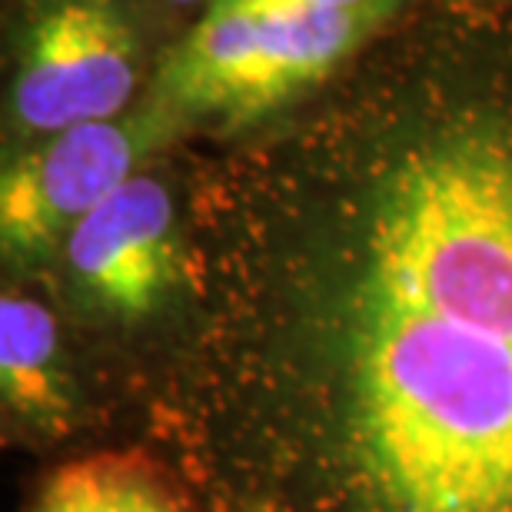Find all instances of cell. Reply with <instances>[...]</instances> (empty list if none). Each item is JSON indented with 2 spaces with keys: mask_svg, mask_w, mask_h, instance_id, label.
Masks as SVG:
<instances>
[{
  "mask_svg": "<svg viewBox=\"0 0 512 512\" xmlns=\"http://www.w3.org/2000/svg\"><path fill=\"white\" fill-rule=\"evenodd\" d=\"M163 4H170V7H197V10H207L213 0H163Z\"/></svg>",
  "mask_w": 512,
  "mask_h": 512,
  "instance_id": "30bf717a",
  "label": "cell"
},
{
  "mask_svg": "<svg viewBox=\"0 0 512 512\" xmlns=\"http://www.w3.org/2000/svg\"><path fill=\"white\" fill-rule=\"evenodd\" d=\"M183 173L137 443L233 512H512V7L419 0Z\"/></svg>",
  "mask_w": 512,
  "mask_h": 512,
  "instance_id": "6da1fadb",
  "label": "cell"
},
{
  "mask_svg": "<svg viewBox=\"0 0 512 512\" xmlns=\"http://www.w3.org/2000/svg\"><path fill=\"white\" fill-rule=\"evenodd\" d=\"M436 4H456V7H512V0H436Z\"/></svg>",
  "mask_w": 512,
  "mask_h": 512,
  "instance_id": "9c48e42d",
  "label": "cell"
},
{
  "mask_svg": "<svg viewBox=\"0 0 512 512\" xmlns=\"http://www.w3.org/2000/svg\"><path fill=\"white\" fill-rule=\"evenodd\" d=\"M419 0L363 7H207L153 60L140 107L173 150L230 143L326 90Z\"/></svg>",
  "mask_w": 512,
  "mask_h": 512,
  "instance_id": "7a4b0ae2",
  "label": "cell"
},
{
  "mask_svg": "<svg viewBox=\"0 0 512 512\" xmlns=\"http://www.w3.org/2000/svg\"><path fill=\"white\" fill-rule=\"evenodd\" d=\"M380 0H213L210 7H363Z\"/></svg>",
  "mask_w": 512,
  "mask_h": 512,
  "instance_id": "ba28073f",
  "label": "cell"
},
{
  "mask_svg": "<svg viewBox=\"0 0 512 512\" xmlns=\"http://www.w3.org/2000/svg\"><path fill=\"white\" fill-rule=\"evenodd\" d=\"M117 399L80 346L44 276L0 290V429L4 446L57 453L97 433Z\"/></svg>",
  "mask_w": 512,
  "mask_h": 512,
  "instance_id": "8992f818",
  "label": "cell"
},
{
  "mask_svg": "<svg viewBox=\"0 0 512 512\" xmlns=\"http://www.w3.org/2000/svg\"><path fill=\"white\" fill-rule=\"evenodd\" d=\"M153 67L127 0H30L7 80V147L130 114Z\"/></svg>",
  "mask_w": 512,
  "mask_h": 512,
  "instance_id": "277c9868",
  "label": "cell"
},
{
  "mask_svg": "<svg viewBox=\"0 0 512 512\" xmlns=\"http://www.w3.org/2000/svg\"><path fill=\"white\" fill-rule=\"evenodd\" d=\"M173 147L143 107L4 150L0 260L7 280L44 276L87 213Z\"/></svg>",
  "mask_w": 512,
  "mask_h": 512,
  "instance_id": "5b68a950",
  "label": "cell"
},
{
  "mask_svg": "<svg viewBox=\"0 0 512 512\" xmlns=\"http://www.w3.org/2000/svg\"><path fill=\"white\" fill-rule=\"evenodd\" d=\"M44 280L117 406L130 409L190 310L187 173L167 160L140 170L67 233Z\"/></svg>",
  "mask_w": 512,
  "mask_h": 512,
  "instance_id": "3957f363",
  "label": "cell"
},
{
  "mask_svg": "<svg viewBox=\"0 0 512 512\" xmlns=\"http://www.w3.org/2000/svg\"><path fill=\"white\" fill-rule=\"evenodd\" d=\"M24 512H233L193 486L167 456L130 446L67 456L30 489Z\"/></svg>",
  "mask_w": 512,
  "mask_h": 512,
  "instance_id": "52a82bcc",
  "label": "cell"
}]
</instances>
